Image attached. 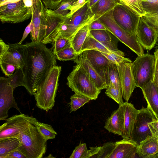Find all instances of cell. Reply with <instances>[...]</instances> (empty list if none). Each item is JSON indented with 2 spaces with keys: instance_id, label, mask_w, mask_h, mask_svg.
<instances>
[{
  "instance_id": "f5cc1de1",
  "label": "cell",
  "mask_w": 158,
  "mask_h": 158,
  "mask_svg": "<svg viewBox=\"0 0 158 158\" xmlns=\"http://www.w3.org/2000/svg\"><path fill=\"white\" fill-rule=\"evenodd\" d=\"M9 45L6 44L2 39H0V57L6 52L9 49Z\"/></svg>"
},
{
  "instance_id": "f35d334b",
  "label": "cell",
  "mask_w": 158,
  "mask_h": 158,
  "mask_svg": "<svg viewBox=\"0 0 158 158\" xmlns=\"http://www.w3.org/2000/svg\"><path fill=\"white\" fill-rule=\"evenodd\" d=\"M143 8L146 13L158 12V0H141Z\"/></svg>"
},
{
  "instance_id": "1f68e13d",
  "label": "cell",
  "mask_w": 158,
  "mask_h": 158,
  "mask_svg": "<svg viewBox=\"0 0 158 158\" xmlns=\"http://www.w3.org/2000/svg\"><path fill=\"white\" fill-rule=\"evenodd\" d=\"M78 55L72 46L71 43L55 55L56 58L62 61L74 60L77 58Z\"/></svg>"
},
{
  "instance_id": "52a82bcc",
  "label": "cell",
  "mask_w": 158,
  "mask_h": 158,
  "mask_svg": "<svg viewBox=\"0 0 158 158\" xmlns=\"http://www.w3.org/2000/svg\"><path fill=\"white\" fill-rule=\"evenodd\" d=\"M113 10L98 19L101 23L119 40L138 56L143 55V48L138 41L136 34H132L119 26L114 20Z\"/></svg>"
},
{
  "instance_id": "7a4b0ae2",
  "label": "cell",
  "mask_w": 158,
  "mask_h": 158,
  "mask_svg": "<svg viewBox=\"0 0 158 158\" xmlns=\"http://www.w3.org/2000/svg\"><path fill=\"white\" fill-rule=\"evenodd\" d=\"M16 137L19 142L17 149L26 158H41L45 153L47 141L32 124L20 132Z\"/></svg>"
},
{
  "instance_id": "91938a15",
  "label": "cell",
  "mask_w": 158,
  "mask_h": 158,
  "mask_svg": "<svg viewBox=\"0 0 158 158\" xmlns=\"http://www.w3.org/2000/svg\"><path fill=\"white\" fill-rule=\"evenodd\" d=\"M34 2V3L36 2L37 0H33Z\"/></svg>"
},
{
  "instance_id": "ba28073f",
  "label": "cell",
  "mask_w": 158,
  "mask_h": 158,
  "mask_svg": "<svg viewBox=\"0 0 158 158\" xmlns=\"http://www.w3.org/2000/svg\"><path fill=\"white\" fill-rule=\"evenodd\" d=\"M33 8L26 6L21 0L0 6V20L2 23H17L28 19Z\"/></svg>"
},
{
  "instance_id": "6da1fadb",
  "label": "cell",
  "mask_w": 158,
  "mask_h": 158,
  "mask_svg": "<svg viewBox=\"0 0 158 158\" xmlns=\"http://www.w3.org/2000/svg\"><path fill=\"white\" fill-rule=\"evenodd\" d=\"M25 66L21 69L24 76V86L34 95L51 70L56 65L55 55L41 42L26 43L22 52Z\"/></svg>"
},
{
  "instance_id": "ac0fdd59",
  "label": "cell",
  "mask_w": 158,
  "mask_h": 158,
  "mask_svg": "<svg viewBox=\"0 0 158 158\" xmlns=\"http://www.w3.org/2000/svg\"><path fill=\"white\" fill-rule=\"evenodd\" d=\"M139 145L131 139H123L115 143L107 158H133L135 157Z\"/></svg>"
},
{
  "instance_id": "8d00e7d4",
  "label": "cell",
  "mask_w": 158,
  "mask_h": 158,
  "mask_svg": "<svg viewBox=\"0 0 158 158\" xmlns=\"http://www.w3.org/2000/svg\"><path fill=\"white\" fill-rule=\"evenodd\" d=\"M71 40L63 37L57 38L52 43V49L55 55L57 53L68 46L71 43Z\"/></svg>"
},
{
  "instance_id": "d4e9b609",
  "label": "cell",
  "mask_w": 158,
  "mask_h": 158,
  "mask_svg": "<svg viewBox=\"0 0 158 158\" xmlns=\"http://www.w3.org/2000/svg\"><path fill=\"white\" fill-rule=\"evenodd\" d=\"M74 61H77L82 64L95 85L98 89L101 90L107 89L108 86L106 82L93 68L89 60L81 53L79 54Z\"/></svg>"
},
{
  "instance_id": "8992f818",
  "label": "cell",
  "mask_w": 158,
  "mask_h": 158,
  "mask_svg": "<svg viewBox=\"0 0 158 158\" xmlns=\"http://www.w3.org/2000/svg\"><path fill=\"white\" fill-rule=\"evenodd\" d=\"M156 57L148 53L138 56L132 62V71L136 87L142 89L154 80Z\"/></svg>"
},
{
  "instance_id": "60d3db41",
  "label": "cell",
  "mask_w": 158,
  "mask_h": 158,
  "mask_svg": "<svg viewBox=\"0 0 158 158\" xmlns=\"http://www.w3.org/2000/svg\"><path fill=\"white\" fill-rule=\"evenodd\" d=\"M142 17L155 30L158 36V12L155 14L146 13ZM157 42H158V38Z\"/></svg>"
},
{
  "instance_id": "bcb514c9",
  "label": "cell",
  "mask_w": 158,
  "mask_h": 158,
  "mask_svg": "<svg viewBox=\"0 0 158 158\" xmlns=\"http://www.w3.org/2000/svg\"><path fill=\"white\" fill-rule=\"evenodd\" d=\"M62 0H42L46 8L55 10Z\"/></svg>"
},
{
  "instance_id": "c3c4849f",
  "label": "cell",
  "mask_w": 158,
  "mask_h": 158,
  "mask_svg": "<svg viewBox=\"0 0 158 158\" xmlns=\"http://www.w3.org/2000/svg\"><path fill=\"white\" fill-rule=\"evenodd\" d=\"M89 31L93 30H107L108 29L98 19L92 22L89 26Z\"/></svg>"
},
{
  "instance_id": "d6a6232c",
  "label": "cell",
  "mask_w": 158,
  "mask_h": 158,
  "mask_svg": "<svg viewBox=\"0 0 158 158\" xmlns=\"http://www.w3.org/2000/svg\"><path fill=\"white\" fill-rule=\"evenodd\" d=\"M108 80L109 85L110 84H113L117 89L122 92L117 65L111 63L109 65L108 69Z\"/></svg>"
},
{
  "instance_id": "3957f363",
  "label": "cell",
  "mask_w": 158,
  "mask_h": 158,
  "mask_svg": "<svg viewBox=\"0 0 158 158\" xmlns=\"http://www.w3.org/2000/svg\"><path fill=\"white\" fill-rule=\"evenodd\" d=\"M74 61L76 64L67 77V85L75 93L96 100L101 90L96 86L82 64Z\"/></svg>"
},
{
  "instance_id": "603a6c76",
  "label": "cell",
  "mask_w": 158,
  "mask_h": 158,
  "mask_svg": "<svg viewBox=\"0 0 158 158\" xmlns=\"http://www.w3.org/2000/svg\"><path fill=\"white\" fill-rule=\"evenodd\" d=\"M123 124L124 108L122 103L119 105L118 109L108 118L104 127L109 132L121 136Z\"/></svg>"
},
{
  "instance_id": "f6af8a7d",
  "label": "cell",
  "mask_w": 158,
  "mask_h": 158,
  "mask_svg": "<svg viewBox=\"0 0 158 158\" xmlns=\"http://www.w3.org/2000/svg\"><path fill=\"white\" fill-rule=\"evenodd\" d=\"M86 1V0H77L75 1L71 7L69 12L66 15L67 17H70L75 12L83 6Z\"/></svg>"
},
{
  "instance_id": "30bf717a",
  "label": "cell",
  "mask_w": 158,
  "mask_h": 158,
  "mask_svg": "<svg viewBox=\"0 0 158 158\" xmlns=\"http://www.w3.org/2000/svg\"><path fill=\"white\" fill-rule=\"evenodd\" d=\"M30 22L32 42H41L44 38L46 27L45 7L42 0H37L34 4Z\"/></svg>"
},
{
  "instance_id": "e0dca14e",
  "label": "cell",
  "mask_w": 158,
  "mask_h": 158,
  "mask_svg": "<svg viewBox=\"0 0 158 158\" xmlns=\"http://www.w3.org/2000/svg\"><path fill=\"white\" fill-rule=\"evenodd\" d=\"M136 35L138 42L147 50L152 49L157 42V33L142 17L140 18Z\"/></svg>"
},
{
  "instance_id": "e575fe53",
  "label": "cell",
  "mask_w": 158,
  "mask_h": 158,
  "mask_svg": "<svg viewBox=\"0 0 158 158\" xmlns=\"http://www.w3.org/2000/svg\"><path fill=\"white\" fill-rule=\"evenodd\" d=\"M7 82L14 90L18 86H24V76L22 69H17L13 74L7 78Z\"/></svg>"
},
{
  "instance_id": "f907efd6",
  "label": "cell",
  "mask_w": 158,
  "mask_h": 158,
  "mask_svg": "<svg viewBox=\"0 0 158 158\" xmlns=\"http://www.w3.org/2000/svg\"><path fill=\"white\" fill-rule=\"evenodd\" d=\"M4 158H26V157L17 149L7 154Z\"/></svg>"
},
{
  "instance_id": "5bb4252c",
  "label": "cell",
  "mask_w": 158,
  "mask_h": 158,
  "mask_svg": "<svg viewBox=\"0 0 158 158\" xmlns=\"http://www.w3.org/2000/svg\"><path fill=\"white\" fill-rule=\"evenodd\" d=\"M46 27L43 44L52 43L57 37L67 16L59 14L54 10L45 8Z\"/></svg>"
},
{
  "instance_id": "7bdbcfd3",
  "label": "cell",
  "mask_w": 158,
  "mask_h": 158,
  "mask_svg": "<svg viewBox=\"0 0 158 158\" xmlns=\"http://www.w3.org/2000/svg\"><path fill=\"white\" fill-rule=\"evenodd\" d=\"M115 143L109 142L101 146V149L96 158H107L114 145Z\"/></svg>"
},
{
  "instance_id": "b9f144b4",
  "label": "cell",
  "mask_w": 158,
  "mask_h": 158,
  "mask_svg": "<svg viewBox=\"0 0 158 158\" xmlns=\"http://www.w3.org/2000/svg\"><path fill=\"white\" fill-rule=\"evenodd\" d=\"M85 143H80L73 151L70 158H82L88 150Z\"/></svg>"
},
{
  "instance_id": "9a60e30c",
  "label": "cell",
  "mask_w": 158,
  "mask_h": 158,
  "mask_svg": "<svg viewBox=\"0 0 158 158\" xmlns=\"http://www.w3.org/2000/svg\"><path fill=\"white\" fill-rule=\"evenodd\" d=\"M132 62H126L116 65L121 86L123 97L128 102L135 89L137 87L133 75Z\"/></svg>"
},
{
  "instance_id": "5b68a950",
  "label": "cell",
  "mask_w": 158,
  "mask_h": 158,
  "mask_svg": "<svg viewBox=\"0 0 158 158\" xmlns=\"http://www.w3.org/2000/svg\"><path fill=\"white\" fill-rule=\"evenodd\" d=\"M89 1L87 0L83 6L70 17L67 16L57 38L63 37L71 40L79 30L95 20V15L89 6Z\"/></svg>"
},
{
  "instance_id": "ab89813d",
  "label": "cell",
  "mask_w": 158,
  "mask_h": 158,
  "mask_svg": "<svg viewBox=\"0 0 158 158\" xmlns=\"http://www.w3.org/2000/svg\"><path fill=\"white\" fill-rule=\"evenodd\" d=\"M101 52L108 60L110 62L116 65H119L125 62H132L130 59L126 58L123 56L112 53H107Z\"/></svg>"
},
{
  "instance_id": "d590c367",
  "label": "cell",
  "mask_w": 158,
  "mask_h": 158,
  "mask_svg": "<svg viewBox=\"0 0 158 158\" xmlns=\"http://www.w3.org/2000/svg\"><path fill=\"white\" fill-rule=\"evenodd\" d=\"M105 94L107 96L112 99L119 105L124 102L123 99L122 92L117 89L113 84L109 85L106 89Z\"/></svg>"
},
{
  "instance_id": "f1b7e54d",
  "label": "cell",
  "mask_w": 158,
  "mask_h": 158,
  "mask_svg": "<svg viewBox=\"0 0 158 158\" xmlns=\"http://www.w3.org/2000/svg\"><path fill=\"white\" fill-rule=\"evenodd\" d=\"M19 142L17 137H11L0 140V158H4L10 152L17 149Z\"/></svg>"
},
{
  "instance_id": "836d02e7",
  "label": "cell",
  "mask_w": 158,
  "mask_h": 158,
  "mask_svg": "<svg viewBox=\"0 0 158 158\" xmlns=\"http://www.w3.org/2000/svg\"><path fill=\"white\" fill-rule=\"evenodd\" d=\"M91 100L89 98L75 93L70 97V113L75 111Z\"/></svg>"
},
{
  "instance_id": "94428289",
  "label": "cell",
  "mask_w": 158,
  "mask_h": 158,
  "mask_svg": "<svg viewBox=\"0 0 158 158\" xmlns=\"http://www.w3.org/2000/svg\"><path fill=\"white\" fill-rule=\"evenodd\" d=\"M157 52H158V48H157Z\"/></svg>"
},
{
  "instance_id": "cb8c5ba5",
  "label": "cell",
  "mask_w": 158,
  "mask_h": 158,
  "mask_svg": "<svg viewBox=\"0 0 158 158\" xmlns=\"http://www.w3.org/2000/svg\"><path fill=\"white\" fill-rule=\"evenodd\" d=\"M148 107L158 120V88L153 81L141 89Z\"/></svg>"
},
{
  "instance_id": "4316f807",
  "label": "cell",
  "mask_w": 158,
  "mask_h": 158,
  "mask_svg": "<svg viewBox=\"0 0 158 158\" xmlns=\"http://www.w3.org/2000/svg\"><path fill=\"white\" fill-rule=\"evenodd\" d=\"M89 50H94L101 52L116 54L110 49L95 39L89 32L82 45L81 53L85 51Z\"/></svg>"
},
{
  "instance_id": "d6986e66",
  "label": "cell",
  "mask_w": 158,
  "mask_h": 158,
  "mask_svg": "<svg viewBox=\"0 0 158 158\" xmlns=\"http://www.w3.org/2000/svg\"><path fill=\"white\" fill-rule=\"evenodd\" d=\"M124 108V124L123 139H131L132 135L139 110L132 104L126 102L123 103Z\"/></svg>"
},
{
  "instance_id": "4fadbf2b",
  "label": "cell",
  "mask_w": 158,
  "mask_h": 158,
  "mask_svg": "<svg viewBox=\"0 0 158 158\" xmlns=\"http://www.w3.org/2000/svg\"><path fill=\"white\" fill-rule=\"evenodd\" d=\"M14 89L8 83L7 78L0 77V120H5L8 117V111L11 108L21 113L13 95Z\"/></svg>"
},
{
  "instance_id": "44dd1931",
  "label": "cell",
  "mask_w": 158,
  "mask_h": 158,
  "mask_svg": "<svg viewBox=\"0 0 158 158\" xmlns=\"http://www.w3.org/2000/svg\"><path fill=\"white\" fill-rule=\"evenodd\" d=\"M8 44V49L0 57V63L11 64L16 66L18 69H22L25 66L22 54L24 44L19 42Z\"/></svg>"
},
{
  "instance_id": "277c9868",
  "label": "cell",
  "mask_w": 158,
  "mask_h": 158,
  "mask_svg": "<svg viewBox=\"0 0 158 158\" xmlns=\"http://www.w3.org/2000/svg\"><path fill=\"white\" fill-rule=\"evenodd\" d=\"M61 70V66H55L34 95L39 109L48 112L54 106Z\"/></svg>"
},
{
  "instance_id": "74e56055",
  "label": "cell",
  "mask_w": 158,
  "mask_h": 158,
  "mask_svg": "<svg viewBox=\"0 0 158 158\" xmlns=\"http://www.w3.org/2000/svg\"><path fill=\"white\" fill-rule=\"evenodd\" d=\"M77 0H62L54 10L56 12L64 16H66L73 3Z\"/></svg>"
},
{
  "instance_id": "11a10c76",
  "label": "cell",
  "mask_w": 158,
  "mask_h": 158,
  "mask_svg": "<svg viewBox=\"0 0 158 158\" xmlns=\"http://www.w3.org/2000/svg\"><path fill=\"white\" fill-rule=\"evenodd\" d=\"M25 6L29 8H33L34 2L33 0H23Z\"/></svg>"
},
{
  "instance_id": "2e32d148",
  "label": "cell",
  "mask_w": 158,
  "mask_h": 158,
  "mask_svg": "<svg viewBox=\"0 0 158 158\" xmlns=\"http://www.w3.org/2000/svg\"><path fill=\"white\" fill-rule=\"evenodd\" d=\"M90 63L93 68L108 86V70L111 62L101 52L85 50L81 53Z\"/></svg>"
},
{
  "instance_id": "ffe728a7",
  "label": "cell",
  "mask_w": 158,
  "mask_h": 158,
  "mask_svg": "<svg viewBox=\"0 0 158 158\" xmlns=\"http://www.w3.org/2000/svg\"><path fill=\"white\" fill-rule=\"evenodd\" d=\"M89 32L95 39L115 53L124 56V53L118 48L119 40L110 31L107 30H93L89 31Z\"/></svg>"
},
{
  "instance_id": "7c38bea8",
  "label": "cell",
  "mask_w": 158,
  "mask_h": 158,
  "mask_svg": "<svg viewBox=\"0 0 158 158\" xmlns=\"http://www.w3.org/2000/svg\"><path fill=\"white\" fill-rule=\"evenodd\" d=\"M113 16L116 23L121 27L131 34H136L140 17L119 4L113 9Z\"/></svg>"
},
{
  "instance_id": "f546056e",
  "label": "cell",
  "mask_w": 158,
  "mask_h": 158,
  "mask_svg": "<svg viewBox=\"0 0 158 158\" xmlns=\"http://www.w3.org/2000/svg\"><path fill=\"white\" fill-rule=\"evenodd\" d=\"M117 1L118 4L123 6L139 17H141L146 14L143 8L141 0Z\"/></svg>"
},
{
  "instance_id": "484cf974",
  "label": "cell",
  "mask_w": 158,
  "mask_h": 158,
  "mask_svg": "<svg viewBox=\"0 0 158 158\" xmlns=\"http://www.w3.org/2000/svg\"><path fill=\"white\" fill-rule=\"evenodd\" d=\"M118 4L117 0H99L90 8L95 15V19H99L107 12L113 10Z\"/></svg>"
},
{
  "instance_id": "6f0895ef",
  "label": "cell",
  "mask_w": 158,
  "mask_h": 158,
  "mask_svg": "<svg viewBox=\"0 0 158 158\" xmlns=\"http://www.w3.org/2000/svg\"><path fill=\"white\" fill-rule=\"evenodd\" d=\"M99 0H89V5L90 8L95 4Z\"/></svg>"
},
{
  "instance_id": "4dcf8cb0",
  "label": "cell",
  "mask_w": 158,
  "mask_h": 158,
  "mask_svg": "<svg viewBox=\"0 0 158 158\" xmlns=\"http://www.w3.org/2000/svg\"><path fill=\"white\" fill-rule=\"evenodd\" d=\"M42 137L46 140L54 139L57 132L51 125L40 122L38 120L34 125Z\"/></svg>"
},
{
  "instance_id": "db71d44e",
  "label": "cell",
  "mask_w": 158,
  "mask_h": 158,
  "mask_svg": "<svg viewBox=\"0 0 158 158\" xmlns=\"http://www.w3.org/2000/svg\"><path fill=\"white\" fill-rule=\"evenodd\" d=\"M31 31V22L26 27L24 31L23 36L20 41L19 42L20 44H22V42L27 37L28 35Z\"/></svg>"
},
{
  "instance_id": "9f6ffc18",
  "label": "cell",
  "mask_w": 158,
  "mask_h": 158,
  "mask_svg": "<svg viewBox=\"0 0 158 158\" xmlns=\"http://www.w3.org/2000/svg\"><path fill=\"white\" fill-rule=\"evenodd\" d=\"M21 0H7L6 1L0 4V6L9 3L16 2Z\"/></svg>"
},
{
  "instance_id": "83f0119b",
  "label": "cell",
  "mask_w": 158,
  "mask_h": 158,
  "mask_svg": "<svg viewBox=\"0 0 158 158\" xmlns=\"http://www.w3.org/2000/svg\"><path fill=\"white\" fill-rule=\"evenodd\" d=\"M90 24L85 26L79 30L71 40L72 46L79 55L81 53L82 45L89 31Z\"/></svg>"
},
{
  "instance_id": "681fc988",
  "label": "cell",
  "mask_w": 158,
  "mask_h": 158,
  "mask_svg": "<svg viewBox=\"0 0 158 158\" xmlns=\"http://www.w3.org/2000/svg\"><path fill=\"white\" fill-rule=\"evenodd\" d=\"M152 135L158 139V120L155 119L148 124Z\"/></svg>"
},
{
  "instance_id": "7402d4cb",
  "label": "cell",
  "mask_w": 158,
  "mask_h": 158,
  "mask_svg": "<svg viewBox=\"0 0 158 158\" xmlns=\"http://www.w3.org/2000/svg\"><path fill=\"white\" fill-rule=\"evenodd\" d=\"M136 153L140 157L158 158V139L148 136L138 145Z\"/></svg>"
},
{
  "instance_id": "8fae6325",
  "label": "cell",
  "mask_w": 158,
  "mask_h": 158,
  "mask_svg": "<svg viewBox=\"0 0 158 158\" xmlns=\"http://www.w3.org/2000/svg\"><path fill=\"white\" fill-rule=\"evenodd\" d=\"M156 119L148 107H143L137 115L133 130L131 139L139 144L149 135H152L148 123Z\"/></svg>"
},
{
  "instance_id": "680465c9",
  "label": "cell",
  "mask_w": 158,
  "mask_h": 158,
  "mask_svg": "<svg viewBox=\"0 0 158 158\" xmlns=\"http://www.w3.org/2000/svg\"><path fill=\"white\" fill-rule=\"evenodd\" d=\"M6 0H0V4L6 1Z\"/></svg>"
},
{
  "instance_id": "7dc6e473",
  "label": "cell",
  "mask_w": 158,
  "mask_h": 158,
  "mask_svg": "<svg viewBox=\"0 0 158 158\" xmlns=\"http://www.w3.org/2000/svg\"><path fill=\"white\" fill-rule=\"evenodd\" d=\"M101 148V146L92 147L85 153L82 158H96Z\"/></svg>"
},
{
  "instance_id": "9c48e42d",
  "label": "cell",
  "mask_w": 158,
  "mask_h": 158,
  "mask_svg": "<svg viewBox=\"0 0 158 158\" xmlns=\"http://www.w3.org/2000/svg\"><path fill=\"white\" fill-rule=\"evenodd\" d=\"M0 127V140L16 137L19 132L31 124L34 125L37 119L23 114H16L6 118Z\"/></svg>"
},
{
  "instance_id": "816d5d0a",
  "label": "cell",
  "mask_w": 158,
  "mask_h": 158,
  "mask_svg": "<svg viewBox=\"0 0 158 158\" xmlns=\"http://www.w3.org/2000/svg\"><path fill=\"white\" fill-rule=\"evenodd\" d=\"M154 55L156 57V61L155 74L153 81L156 84L158 88V52L157 49L154 52Z\"/></svg>"
},
{
  "instance_id": "ee69618b",
  "label": "cell",
  "mask_w": 158,
  "mask_h": 158,
  "mask_svg": "<svg viewBox=\"0 0 158 158\" xmlns=\"http://www.w3.org/2000/svg\"><path fill=\"white\" fill-rule=\"evenodd\" d=\"M0 66L3 73L8 77L12 75L15 71L18 69L15 66L7 63H0Z\"/></svg>"
}]
</instances>
